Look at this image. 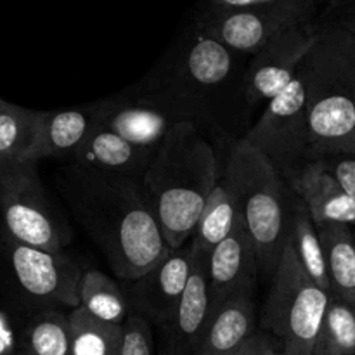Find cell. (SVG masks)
Masks as SVG:
<instances>
[{"label": "cell", "instance_id": "obj_26", "mask_svg": "<svg viewBox=\"0 0 355 355\" xmlns=\"http://www.w3.org/2000/svg\"><path fill=\"white\" fill-rule=\"evenodd\" d=\"M38 111L0 97V168L26 159L35 137Z\"/></svg>", "mask_w": 355, "mask_h": 355}, {"label": "cell", "instance_id": "obj_16", "mask_svg": "<svg viewBox=\"0 0 355 355\" xmlns=\"http://www.w3.org/2000/svg\"><path fill=\"white\" fill-rule=\"evenodd\" d=\"M286 182L305 205L318 227L355 222V200L338 186L319 159L298 166L286 177Z\"/></svg>", "mask_w": 355, "mask_h": 355}, {"label": "cell", "instance_id": "obj_4", "mask_svg": "<svg viewBox=\"0 0 355 355\" xmlns=\"http://www.w3.org/2000/svg\"><path fill=\"white\" fill-rule=\"evenodd\" d=\"M220 179L252 236L260 269L274 276L291 229L286 180L270 159L245 139L231 148Z\"/></svg>", "mask_w": 355, "mask_h": 355}, {"label": "cell", "instance_id": "obj_18", "mask_svg": "<svg viewBox=\"0 0 355 355\" xmlns=\"http://www.w3.org/2000/svg\"><path fill=\"white\" fill-rule=\"evenodd\" d=\"M97 125L96 104L87 107L38 111L31 148L24 162L45 158L69 159Z\"/></svg>", "mask_w": 355, "mask_h": 355}, {"label": "cell", "instance_id": "obj_12", "mask_svg": "<svg viewBox=\"0 0 355 355\" xmlns=\"http://www.w3.org/2000/svg\"><path fill=\"white\" fill-rule=\"evenodd\" d=\"M193 248L173 250L158 266L134 281H125L130 311L162 328L179 309L193 274Z\"/></svg>", "mask_w": 355, "mask_h": 355}, {"label": "cell", "instance_id": "obj_2", "mask_svg": "<svg viewBox=\"0 0 355 355\" xmlns=\"http://www.w3.org/2000/svg\"><path fill=\"white\" fill-rule=\"evenodd\" d=\"M218 180L217 155L201 125L182 123L159 146L141 187L170 248L193 238Z\"/></svg>", "mask_w": 355, "mask_h": 355}, {"label": "cell", "instance_id": "obj_21", "mask_svg": "<svg viewBox=\"0 0 355 355\" xmlns=\"http://www.w3.org/2000/svg\"><path fill=\"white\" fill-rule=\"evenodd\" d=\"M10 355H73L68 314L40 311L24 324Z\"/></svg>", "mask_w": 355, "mask_h": 355}, {"label": "cell", "instance_id": "obj_17", "mask_svg": "<svg viewBox=\"0 0 355 355\" xmlns=\"http://www.w3.org/2000/svg\"><path fill=\"white\" fill-rule=\"evenodd\" d=\"M156 151L132 144L116 132L97 123L69 158V165L142 180Z\"/></svg>", "mask_w": 355, "mask_h": 355}, {"label": "cell", "instance_id": "obj_14", "mask_svg": "<svg viewBox=\"0 0 355 355\" xmlns=\"http://www.w3.org/2000/svg\"><path fill=\"white\" fill-rule=\"evenodd\" d=\"M259 270L260 263L252 236L241 217H238L227 238L210 253L207 260L210 315L229 298L253 291Z\"/></svg>", "mask_w": 355, "mask_h": 355}, {"label": "cell", "instance_id": "obj_8", "mask_svg": "<svg viewBox=\"0 0 355 355\" xmlns=\"http://www.w3.org/2000/svg\"><path fill=\"white\" fill-rule=\"evenodd\" d=\"M314 0H277L250 7H208L196 26L238 54H257L284 31L311 21Z\"/></svg>", "mask_w": 355, "mask_h": 355}, {"label": "cell", "instance_id": "obj_13", "mask_svg": "<svg viewBox=\"0 0 355 355\" xmlns=\"http://www.w3.org/2000/svg\"><path fill=\"white\" fill-rule=\"evenodd\" d=\"M236 55L238 52L222 44L214 35L194 26L193 35L179 54V64L173 76L159 82L184 90L208 106V94L225 85L234 73Z\"/></svg>", "mask_w": 355, "mask_h": 355}, {"label": "cell", "instance_id": "obj_22", "mask_svg": "<svg viewBox=\"0 0 355 355\" xmlns=\"http://www.w3.org/2000/svg\"><path fill=\"white\" fill-rule=\"evenodd\" d=\"M78 295L80 307L99 321L123 326L132 314L123 288L97 269L83 270Z\"/></svg>", "mask_w": 355, "mask_h": 355}, {"label": "cell", "instance_id": "obj_19", "mask_svg": "<svg viewBox=\"0 0 355 355\" xmlns=\"http://www.w3.org/2000/svg\"><path fill=\"white\" fill-rule=\"evenodd\" d=\"M253 291L229 298L208 318L207 329L196 355H232L255 336Z\"/></svg>", "mask_w": 355, "mask_h": 355}, {"label": "cell", "instance_id": "obj_6", "mask_svg": "<svg viewBox=\"0 0 355 355\" xmlns=\"http://www.w3.org/2000/svg\"><path fill=\"white\" fill-rule=\"evenodd\" d=\"M329 304V293L309 277L288 238L272 276L262 324L288 355H312Z\"/></svg>", "mask_w": 355, "mask_h": 355}, {"label": "cell", "instance_id": "obj_9", "mask_svg": "<svg viewBox=\"0 0 355 355\" xmlns=\"http://www.w3.org/2000/svg\"><path fill=\"white\" fill-rule=\"evenodd\" d=\"M243 139L266 155L284 180L298 166L311 162L307 135V83L302 69L283 92L267 103L262 116Z\"/></svg>", "mask_w": 355, "mask_h": 355}, {"label": "cell", "instance_id": "obj_24", "mask_svg": "<svg viewBox=\"0 0 355 355\" xmlns=\"http://www.w3.org/2000/svg\"><path fill=\"white\" fill-rule=\"evenodd\" d=\"M290 238L305 272L321 290L329 293L328 266H326V255L319 229L300 198L298 201H295L293 208H291Z\"/></svg>", "mask_w": 355, "mask_h": 355}, {"label": "cell", "instance_id": "obj_15", "mask_svg": "<svg viewBox=\"0 0 355 355\" xmlns=\"http://www.w3.org/2000/svg\"><path fill=\"white\" fill-rule=\"evenodd\" d=\"M194 257L193 274L186 288L179 309L162 331V350L159 355H196L210 318V300H208L207 260L205 257Z\"/></svg>", "mask_w": 355, "mask_h": 355}, {"label": "cell", "instance_id": "obj_3", "mask_svg": "<svg viewBox=\"0 0 355 355\" xmlns=\"http://www.w3.org/2000/svg\"><path fill=\"white\" fill-rule=\"evenodd\" d=\"M302 71L307 83L311 159L355 156V38L345 30H322Z\"/></svg>", "mask_w": 355, "mask_h": 355}, {"label": "cell", "instance_id": "obj_5", "mask_svg": "<svg viewBox=\"0 0 355 355\" xmlns=\"http://www.w3.org/2000/svg\"><path fill=\"white\" fill-rule=\"evenodd\" d=\"M210 107L184 90L155 82L146 90L96 104L97 123L146 149H158L182 123L207 125Z\"/></svg>", "mask_w": 355, "mask_h": 355}, {"label": "cell", "instance_id": "obj_11", "mask_svg": "<svg viewBox=\"0 0 355 355\" xmlns=\"http://www.w3.org/2000/svg\"><path fill=\"white\" fill-rule=\"evenodd\" d=\"M322 30L307 21L284 31L252 55L243 78V90L248 104L269 103L298 76L305 59L321 40Z\"/></svg>", "mask_w": 355, "mask_h": 355}, {"label": "cell", "instance_id": "obj_27", "mask_svg": "<svg viewBox=\"0 0 355 355\" xmlns=\"http://www.w3.org/2000/svg\"><path fill=\"white\" fill-rule=\"evenodd\" d=\"M312 355H355V311L333 295Z\"/></svg>", "mask_w": 355, "mask_h": 355}, {"label": "cell", "instance_id": "obj_28", "mask_svg": "<svg viewBox=\"0 0 355 355\" xmlns=\"http://www.w3.org/2000/svg\"><path fill=\"white\" fill-rule=\"evenodd\" d=\"M121 355H155V336L151 324L134 312L123 324Z\"/></svg>", "mask_w": 355, "mask_h": 355}, {"label": "cell", "instance_id": "obj_32", "mask_svg": "<svg viewBox=\"0 0 355 355\" xmlns=\"http://www.w3.org/2000/svg\"><path fill=\"white\" fill-rule=\"evenodd\" d=\"M263 355H288V354L284 352L283 347H281V349H277V347H274L272 340L267 338L266 349H263Z\"/></svg>", "mask_w": 355, "mask_h": 355}, {"label": "cell", "instance_id": "obj_25", "mask_svg": "<svg viewBox=\"0 0 355 355\" xmlns=\"http://www.w3.org/2000/svg\"><path fill=\"white\" fill-rule=\"evenodd\" d=\"M68 318L73 355H121L123 326L99 321L83 307L69 311Z\"/></svg>", "mask_w": 355, "mask_h": 355}, {"label": "cell", "instance_id": "obj_33", "mask_svg": "<svg viewBox=\"0 0 355 355\" xmlns=\"http://www.w3.org/2000/svg\"><path fill=\"white\" fill-rule=\"evenodd\" d=\"M352 35H354V38H355V28H354V31H352Z\"/></svg>", "mask_w": 355, "mask_h": 355}, {"label": "cell", "instance_id": "obj_30", "mask_svg": "<svg viewBox=\"0 0 355 355\" xmlns=\"http://www.w3.org/2000/svg\"><path fill=\"white\" fill-rule=\"evenodd\" d=\"M269 336L262 335V333H255V336L248 340L238 352L232 355H263V349H266V343Z\"/></svg>", "mask_w": 355, "mask_h": 355}, {"label": "cell", "instance_id": "obj_31", "mask_svg": "<svg viewBox=\"0 0 355 355\" xmlns=\"http://www.w3.org/2000/svg\"><path fill=\"white\" fill-rule=\"evenodd\" d=\"M208 7H250L260 3L277 2V0H207Z\"/></svg>", "mask_w": 355, "mask_h": 355}, {"label": "cell", "instance_id": "obj_20", "mask_svg": "<svg viewBox=\"0 0 355 355\" xmlns=\"http://www.w3.org/2000/svg\"><path fill=\"white\" fill-rule=\"evenodd\" d=\"M319 229L326 255L329 295L355 311V241L349 225L329 224Z\"/></svg>", "mask_w": 355, "mask_h": 355}, {"label": "cell", "instance_id": "obj_10", "mask_svg": "<svg viewBox=\"0 0 355 355\" xmlns=\"http://www.w3.org/2000/svg\"><path fill=\"white\" fill-rule=\"evenodd\" d=\"M6 257L21 293L47 309L80 307V281L83 270L66 255L21 245L6 238Z\"/></svg>", "mask_w": 355, "mask_h": 355}, {"label": "cell", "instance_id": "obj_1", "mask_svg": "<svg viewBox=\"0 0 355 355\" xmlns=\"http://www.w3.org/2000/svg\"><path fill=\"white\" fill-rule=\"evenodd\" d=\"M59 182L76 220L121 281L137 279L173 252L141 180L68 165Z\"/></svg>", "mask_w": 355, "mask_h": 355}, {"label": "cell", "instance_id": "obj_29", "mask_svg": "<svg viewBox=\"0 0 355 355\" xmlns=\"http://www.w3.org/2000/svg\"><path fill=\"white\" fill-rule=\"evenodd\" d=\"M318 159L335 177L338 186L355 200V156L338 155Z\"/></svg>", "mask_w": 355, "mask_h": 355}, {"label": "cell", "instance_id": "obj_23", "mask_svg": "<svg viewBox=\"0 0 355 355\" xmlns=\"http://www.w3.org/2000/svg\"><path fill=\"white\" fill-rule=\"evenodd\" d=\"M236 218H238V211H236L234 201H232L227 186L220 179L215 189L211 191L210 198L201 211L196 229H194L193 243H191L193 252L208 259L210 253L232 231Z\"/></svg>", "mask_w": 355, "mask_h": 355}, {"label": "cell", "instance_id": "obj_7", "mask_svg": "<svg viewBox=\"0 0 355 355\" xmlns=\"http://www.w3.org/2000/svg\"><path fill=\"white\" fill-rule=\"evenodd\" d=\"M0 218L6 238L21 245L61 253L71 241V231L49 200L33 162L0 168Z\"/></svg>", "mask_w": 355, "mask_h": 355}]
</instances>
